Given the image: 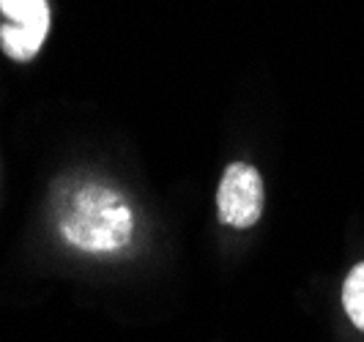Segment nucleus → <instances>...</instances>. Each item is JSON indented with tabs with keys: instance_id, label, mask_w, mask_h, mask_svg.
I'll return each instance as SVG.
<instances>
[{
	"instance_id": "nucleus-1",
	"label": "nucleus",
	"mask_w": 364,
	"mask_h": 342,
	"mask_svg": "<svg viewBox=\"0 0 364 342\" xmlns=\"http://www.w3.org/2000/svg\"><path fill=\"white\" fill-rule=\"evenodd\" d=\"M134 216L124 198L102 183L74 189L60 208V233L85 252H115L132 238Z\"/></svg>"
},
{
	"instance_id": "nucleus-2",
	"label": "nucleus",
	"mask_w": 364,
	"mask_h": 342,
	"mask_svg": "<svg viewBox=\"0 0 364 342\" xmlns=\"http://www.w3.org/2000/svg\"><path fill=\"white\" fill-rule=\"evenodd\" d=\"M0 14L9 19L0 25V47L14 60H31L41 50L50 31L47 0H0Z\"/></svg>"
},
{
	"instance_id": "nucleus-3",
	"label": "nucleus",
	"mask_w": 364,
	"mask_h": 342,
	"mask_svg": "<svg viewBox=\"0 0 364 342\" xmlns=\"http://www.w3.org/2000/svg\"><path fill=\"white\" fill-rule=\"evenodd\" d=\"M219 219L230 228H252L263 214V181L252 164L236 162L225 170L217 189Z\"/></svg>"
},
{
	"instance_id": "nucleus-4",
	"label": "nucleus",
	"mask_w": 364,
	"mask_h": 342,
	"mask_svg": "<svg viewBox=\"0 0 364 342\" xmlns=\"http://www.w3.org/2000/svg\"><path fill=\"white\" fill-rule=\"evenodd\" d=\"M343 304L350 318V324H356L364 331V263L348 274L346 288H343Z\"/></svg>"
}]
</instances>
